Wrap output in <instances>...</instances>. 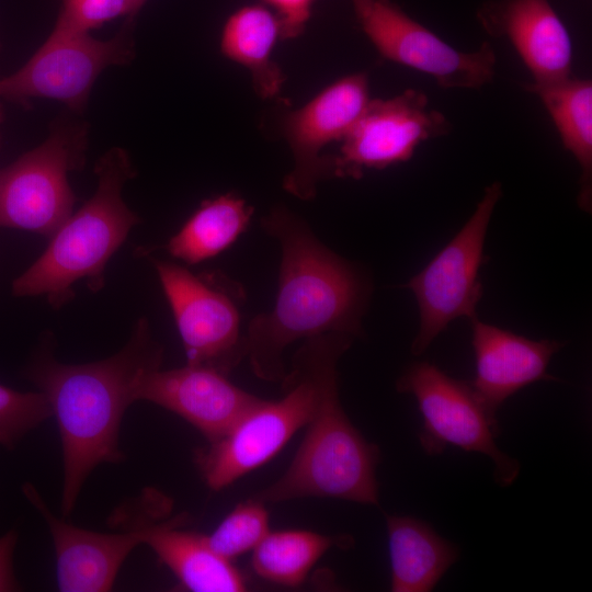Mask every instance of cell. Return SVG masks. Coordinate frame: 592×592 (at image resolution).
Wrapping results in <instances>:
<instances>
[{"label":"cell","mask_w":592,"mask_h":592,"mask_svg":"<svg viewBox=\"0 0 592 592\" xmlns=\"http://www.w3.org/2000/svg\"><path fill=\"white\" fill-rule=\"evenodd\" d=\"M269 532V511L264 502L252 498L238 503L205 539L213 551L232 561L253 550Z\"/></svg>","instance_id":"obj_24"},{"label":"cell","mask_w":592,"mask_h":592,"mask_svg":"<svg viewBox=\"0 0 592 592\" xmlns=\"http://www.w3.org/2000/svg\"><path fill=\"white\" fill-rule=\"evenodd\" d=\"M502 185H488L475 212L454 238L406 285L415 296L420 327L411 352L422 354L456 318L477 317L482 296L478 273L483 263V247Z\"/></svg>","instance_id":"obj_9"},{"label":"cell","mask_w":592,"mask_h":592,"mask_svg":"<svg viewBox=\"0 0 592 592\" xmlns=\"http://www.w3.org/2000/svg\"><path fill=\"white\" fill-rule=\"evenodd\" d=\"M87 127L58 119L47 139L0 170V227L50 238L76 202L68 173L84 166Z\"/></svg>","instance_id":"obj_7"},{"label":"cell","mask_w":592,"mask_h":592,"mask_svg":"<svg viewBox=\"0 0 592 592\" xmlns=\"http://www.w3.org/2000/svg\"><path fill=\"white\" fill-rule=\"evenodd\" d=\"M536 94L549 113L562 146L577 160L579 179V207L592 208V82L573 76L548 84H524Z\"/></svg>","instance_id":"obj_20"},{"label":"cell","mask_w":592,"mask_h":592,"mask_svg":"<svg viewBox=\"0 0 592 592\" xmlns=\"http://www.w3.org/2000/svg\"><path fill=\"white\" fill-rule=\"evenodd\" d=\"M372 1L373 0H351L356 16L360 15L365 9H367Z\"/></svg>","instance_id":"obj_29"},{"label":"cell","mask_w":592,"mask_h":592,"mask_svg":"<svg viewBox=\"0 0 592 592\" xmlns=\"http://www.w3.org/2000/svg\"><path fill=\"white\" fill-rule=\"evenodd\" d=\"M55 25L72 32L89 33L118 16H130V0H59Z\"/></svg>","instance_id":"obj_26"},{"label":"cell","mask_w":592,"mask_h":592,"mask_svg":"<svg viewBox=\"0 0 592 592\" xmlns=\"http://www.w3.org/2000/svg\"><path fill=\"white\" fill-rule=\"evenodd\" d=\"M16 542L15 530H10L0 537V592L16 591L20 588L13 571Z\"/></svg>","instance_id":"obj_28"},{"label":"cell","mask_w":592,"mask_h":592,"mask_svg":"<svg viewBox=\"0 0 592 592\" xmlns=\"http://www.w3.org/2000/svg\"><path fill=\"white\" fill-rule=\"evenodd\" d=\"M470 321L476 364L471 386L493 413L527 385L555 379L547 373V366L563 343L550 339L532 340L480 321L478 317Z\"/></svg>","instance_id":"obj_18"},{"label":"cell","mask_w":592,"mask_h":592,"mask_svg":"<svg viewBox=\"0 0 592 592\" xmlns=\"http://www.w3.org/2000/svg\"><path fill=\"white\" fill-rule=\"evenodd\" d=\"M2 118H3V115H2L1 107H0V123L2 122Z\"/></svg>","instance_id":"obj_31"},{"label":"cell","mask_w":592,"mask_h":592,"mask_svg":"<svg viewBox=\"0 0 592 592\" xmlns=\"http://www.w3.org/2000/svg\"><path fill=\"white\" fill-rule=\"evenodd\" d=\"M126 18L119 31L106 41L55 25L23 67L0 79V96L14 101L47 98L81 112L101 72L135 58V18Z\"/></svg>","instance_id":"obj_10"},{"label":"cell","mask_w":592,"mask_h":592,"mask_svg":"<svg viewBox=\"0 0 592 592\" xmlns=\"http://www.w3.org/2000/svg\"><path fill=\"white\" fill-rule=\"evenodd\" d=\"M262 227L282 249L278 289L273 309L248 325L247 357L258 378L282 383L283 353L293 342L331 332L363 334L373 287L365 270L330 250L286 207L273 208Z\"/></svg>","instance_id":"obj_1"},{"label":"cell","mask_w":592,"mask_h":592,"mask_svg":"<svg viewBox=\"0 0 592 592\" xmlns=\"http://www.w3.org/2000/svg\"><path fill=\"white\" fill-rule=\"evenodd\" d=\"M392 592H429L459 556L457 547L412 516L387 515Z\"/></svg>","instance_id":"obj_19"},{"label":"cell","mask_w":592,"mask_h":592,"mask_svg":"<svg viewBox=\"0 0 592 592\" xmlns=\"http://www.w3.org/2000/svg\"><path fill=\"white\" fill-rule=\"evenodd\" d=\"M158 405L184 419L209 442L216 441L260 398L234 385L227 375L202 365L146 372L136 401Z\"/></svg>","instance_id":"obj_15"},{"label":"cell","mask_w":592,"mask_h":592,"mask_svg":"<svg viewBox=\"0 0 592 592\" xmlns=\"http://www.w3.org/2000/svg\"><path fill=\"white\" fill-rule=\"evenodd\" d=\"M98 187L50 237L39 258L12 283L18 297L44 296L60 308L75 295V283L86 280L92 292L104 285V270L130 229L139 223L122 198L124 184L136 174L129 155L119 147L96 162Z\"/></svg>","instance_id":"obj_3"},{"label":"cell","mask_w":592,"mask_h":592,"mask_svg":"<svg viewBox=\"0 0 592 592\" xmlns=\"http://www.w3.org/2000/svg\"><path fill=\"white\" fill-rule=\"evenodd\" d=\"M147 0H130L132 14L130 16L136 18L139 10L143 8Z\"/></svg>","instance_id":"obj_30"},{"label":"cell","mask_w":592,"mask_h":592,"mask_svg":"<svg viewBox=\"0 0 592 592\" xmlns=\"http://www.w3.org/2000/svg\"><path fill=\"white\" fill-rule=\"evenodd\" d=\"M23 493L44 519L52 536L58 590L110 591L126 558L141 545L136 532L102 533L78 527L57 517L33 485L25 483Z\"/></svg>","instance_id":"obj_17"},{"label":"cell","mask_w":592,"mask_h":592,"mask_svg":"<svg viewBox=\"0 0 592 592\" xmlns=\"http://www.w3.org/2000/svg\"><path fill=\"white\" fill-rule=\"evenodd\" d=\"M286 471L253 498L281 502L317 497L378 504V447L352 424L339 399L337 365L326 373L318 406Z\"/></svg>","instance_id":"obj_5"},{"label":"cell","mask_w":592,"mask_h":592,"mask_svg":"<svg viewBox=\"0 0 592 592\" xmlns=\"http://www.w3.org/2000/svg\"><path fill=\"white\" fill-rule=\"evenodd\" d=\"M357 20L382 57L433 77L442 88L480 89L494 77L497 57L489 43L457 50L391 0H373Z\"/></svg>","instance_id":"obj_12"},{"label":"cell","mask_w":592,"mask_h":592,"mask_svg":"<svg viewBox=\"0 0 592 592\" xmlns=\"http://www.w3.org/2000/svg\"><path fill=\"white\" fill-rule=\"evenodd\" d=\"M349 535H325L306 530L269 532L252 550L251 566L262 579L284 587L300 585L314 565L333 546L350 548Z\"/></svg>","instance_id":"obj_23"},{"label":"cell","mask_w":592,"mask_h":592,"mask_svg":"<svg viewBox=\"0 0 592 592\" xmlns=\"http://www.w3.org/2000/svg\"><path fill=\"white\" fill-rule=\"evenodd\" d=\"M354 337L331 332L305 340L295 353L277 400L261 399L223 436L196 451L195 465L208 488L219 491L272 459L318 406L322 379Z\"/></svg>","instance_id":"obj_4"},{"label":"cell","mask_w":592,"mask_h":592,"mask_svg":"<svg viewBox=\"0 0 592 592\" xmlns=\"http://www.w3.org/2000/svg\"><path fill=\"white\" fill-rule=\"evenodd\" d=\"M278 37L281 24L276 14L259 4L237 10L223 29L221 53L250 71L253 89L262 99L275 96L285 80L271 58Z\"/></svg>","instance_id":"obj_21"},{"label":"cell","mask_w":592,"mask_h":592,"mask_svg":"<svg viewBox=\"0 0 592 592\" xmlns=\"http://www.w3.org/2000/svg\"><path fill=\"white\" fill-rule=\"evenodd\" d=\"M483 30L506 38L530 70L533 84L572 75V42L549 0H492L477 12Z\"/></svg>","instance_id":"obj_16"},{"label":"cell","mask_w":592,"mask_h":592,"mask_svg":"<svg viewBox=\"0 0 592 592\" xmlns=\"http://www.w3.org/2000/svg\"><path fill=\"white\" fill-rule=\"evenodd\" d=\"M253 207L227 193L204 201L166 249L175 259L197 264L229 248L248 228Z\"/></svg>","instance_id":"obj_22"},{"label":"cell","mask_w":592,"mask_h":592,"mask_svg":"<svg viewBox=\"0 0 592 592\" xmlns=\"http://www.w3.org/2000/svg\"><path fill=\"white\" fill-rule=\"evenodd\" d=\"M368 76H345L320 91L283 121V134L293 153V168L283 186L295 197L308 201L316 196L318 183L327 178L322 148L341 141L369 102Z\"/></svg>","instance_id":"obj_14"},{"label":"cell","mask_w":592,"mask_h":592,"mask_svg":"<svg viewBox=\"0 0 592 592\" xmlns=\"http://www.w3.org/2000/svg\"><path fill=\"white\" fill-rule=\"evenodd\" d=\"M186 355V364L228 374L247 356L241 331L243 286L221 272L194 274L153 259Z\"/></svg>","instance_id":"obj_6"},{"label":"cell","mask_w":592,"mask_h":592,"mask_svg":"<svg viewBox=\"0 0 592 592\" xmlns=\"http://www.w3.org/2000/svg\"><path fill=\"white\" fill-rule=\"evenodd\" d=\"M53 417L42 391H18L0 384V445L13 448L32 430Z\"/></svg>","instance_id":"obj_25"},{"label":"cell","mask_w":592,"mask_h":592,"mask_svg":"<svg viewBox=\"0 0 592 592\" xmlns=\"http://www.w3.org/2000/svg\"><path fill=\"white\" fill-rule=\"evenodd\" d=\"M396 388L417 400L423 420L419 441L426 454H442L448 445L481 453L493 462L498 485L508 487L516 479L520 463L497 445L496 413L471 384L455 379L428 362H415L405 369Z\"/></svg>","instance_id":"obj_8"},{"label":"cell","mask_w":592,"mask_h":592,"mask_svg":"<svg viewBox=\"0 0 592 592\" xmlns=\"http://www.w3.org/2000/svg\"><path fill=\"white\" fill-rule=\"evenodd\" d=\"M49 342L38 350L27 376L46 396L56 418L64 469L60 510L68 516L94 468L125 458L119 448L123 417L136 401L140 377L161 366L163 348L146 317L136 321L126 344L104 360L60 363Z\"/></svg>","instance_id":"obj_2"},{"label":"cell","mask_w":592,"mask_h":592,"mask_svg":"<svg viewBox=\"0 0 592 592\" xmlns=\"http://www.w3.org/2000/svg\"><path fill=\"white\" fill-rule=\"evenodd\" d=\"M275 11L281 24V38H293L304 30L314 0H265Z\"/></svg>","instance_id":"obj_27"},{"label":"cell","mask_w":592,"mask_h":592,"mask_svg":"<svg viewBox=\"0 0 592 592\" xmlns=\"http://www.w3.org/2000/svg\"><path fill=\"white\" fill-rule=\"evenodd\" d=\"M452 125L428 96L407 89L389 99L369 100L341 139L337 155L325 156L327 177L358 180L365 170L406 162L425 140L447 135Z\"/></svg>","instance_id":"obj_11"},{"label":"cell","mask_w":592,"mask_h":592,"mask_svg":"<svg viewBox=\"0 0 592 592\" xmlns=\"http://www.w3.org/2000/svg\"><path fill=\"white\" fill-rule=\"evenodd\" d=\"M132 504L116 510L113 517L121 530L136 532L178 579L193 592H240L247 590L244 576L206 543L205 534L183 527L187 515L168 517L172 501L156 489L146 490Z\"/></svg>","instance_id":"obj_13"}]
</instances>
